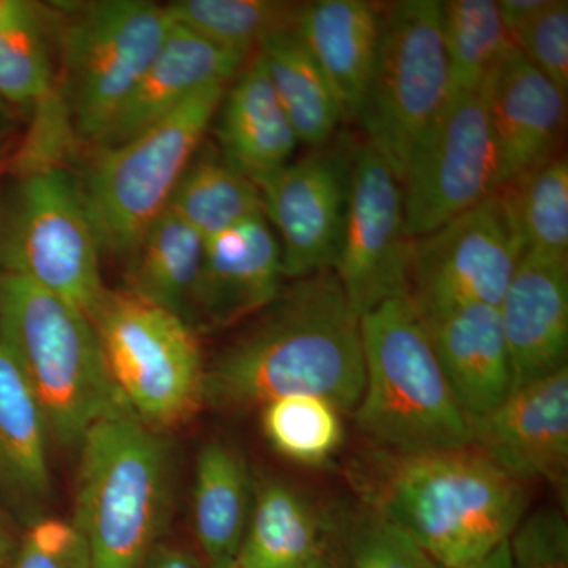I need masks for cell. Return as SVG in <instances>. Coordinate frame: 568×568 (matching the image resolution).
Masks as SVG:
<instances>
[{"instance_id": "1", "label": "cell", "mask_w": 568, "mask_h": 568, "mask_svg": "<svg viewBox=\"0 0 568 568\" xmlns=\"http://www.w3.org/2000/svg\"><path fill=\"white\" fill-rule=\"evenodd\" d=\"M205 369L204 405L261 409L313 395L354 413L365 387L361 316L334 271L294 280Z\"/></svg>"}, {"instance_id": "2", "label": "cell", "mask_w": 568, "mask_h": 568, "mask_svg": "<svg viewBox=\"0 0 568 568\" xmlns=\"http://www.w3.org/2000/svg\"><path fill=\"white\" fill-rule=\"evenodd\" d=\"M381 457L384 465L369 488L376 515L413 538L437 566H477L526 517V484L476 447Z\"/></svg>"}, {"instance_id": "3", "label": "cell", "mask_w": 568, "mask_h": 568, "mask_svg": "<svg viewBox=\"0 0 568 568\" xmlns=\"http://www.w3.org/2000/svg\"><path fill=\"white\" fill-rule=\"evenodd\" d=\"M71 525L93 568H142L166 525L173 459L159 429L123 405L82 436Z\"/></svg>"}, {"instance_id": "4", "label": "cell", "mask_w": 568, "mask_h": 568, "mask_svg": "<svg viewBox=\"0 0 568 568\" xmlns=\"http://www.w3.org/2000/svg\"><path fill=\"white\" fill-rule=\"evenodd\" d=\"M361 331L365 387L354 413L362 436L388 457L469 447V418L409 298L377 305Z\"/></svg>"}, {"instance_id": "5", "label": "cell", "mask_w": 568, "mask_h": 568, "mask_svg": "<svg viewBox=\"0 0 568 568\" xmlns=\"http://www.w3.org/2000/svg\"><path fill=\"white\" fill-rule=\"evenodd\" d=\"M0 346L21 369L61 446H80L97 420L126 405L91 317L6 272H0Z\"/></svg>"}, {"instance_id": "6", "label": "cell", "mask_w": 568, "mask_h": 568, "mask_svg": "<svg viewBox=\"0 0 568 568\" xmlns=\"http://www.w3.org/2000/svg\"><path fill=\"white\" fill-rule=\"evenodd\" d=\"M227 85L205 88L136 136L100 148L78 185L102 252L125 257L166 211Z\"/></svg>"}, {"instance_id": "7", "label": "cell", "mask_w": 568, "mask_h": 568, "mask_svg": "<svg viewBox=\"0 0 568 568\" xmlns=\"http://www.w3.org/2000/svg\"><path fill=\"white\" fill-rule=\"evenodd\" d=\"M91 321L108 372L142 424L162 432L203 407L207 365L185 320L125 290H108Z\"/></svg>"}, {"instance_id": "8", "label": "cell", "mask_w": 568, "mask_h": 568, "mask_svg": "<svg viewBox=\"0 0 568 568\" xmlns=\"http://www.w3.org/2000/svg\"><path fill=\"white\" fill-rule=\"evenodd\" d=\"M452 97L443 2L399 0L381 9L375 70L358 122L402 182L410 153Z\"/></svg>"}, {"instance_id": "9", "label": "cell", "mask_w": 568, "mask_h": 568, "mask_svg": "<svg viewBox=\"0 0 568 568\" xmlns=\"http://www.w3.org/2000/svg\"><path fill=\"white\" fill-rule=\"evenodd\" d=\"M69 10L58 88L77 136L99 144L174 21L166 6L145 0H102Z\"/></svg>"}, {"instance_id": "10", "label": "cell", "mask_w": 568, "mask_h": 568, "mask_svg": "<svg viewBox=\"0 0 568 568\" xmlns=\"http://www.w3.org/2000/svg\"><path fill=\"white\" fill-rule=\"evenodd\" d=\"M100 254L80 185L65 168L20 178L0 233V272L21 276L91 317L108 291Z\"/></svg>"}, {"instance_id": "11", "label": "cell", "mask_w": 568, "mask_h": 568, "mask_svg": "<svg viewBox=\"0 0 568 568\" xmlns=\"http://www.w3.org/2000/svg\"><path fill=\"white\" fill-rule=\"evenodd\" d=\"M525 244L496 192L414 239L409 298L418 316L465 305L499 306Z\"/></svg>"}, {"instance_id": "12", "label": "cell", "mask_w": 568, "mask_h": 568, "mask_svg": "<svg viewBox=\"0 0 568 568\" xmlns=\"http://www.w3.org/2000/svg\"><path fill=\"white\" fill-rule=\"evenodd\" d=\"M497 152L484 92L452 95L410 153L402 192L407 233L418 239L497 190Z\"/></svg>"}, {"instance_id": "13", "label": "cell", "mask_w": 568, "mask_h": 568, "mask_svg": "<svg viewBox=\"0 0 568 568\" xmlns=\"http://www.w3.org/2000/svg\"><path fill=\"white\" fill-rule=\"evenodd\" d=\"M413 252L402 185L364 142L351 156L345 231L332 268L358 316L407 297Z\"/></svg>"}, {"instance_id": "14", "label": "cell", "mask_w": 568, "mask_h": 568, "mask_svg": "<svg viewBox=\"0 0 568 568\" xmlns=\"http://www.w3.org/2000/svg\"><path fill=\"white\" fill-rule=\"evenodd\" d=\"M349 166L336 153L320 151L254 182L265 220L278 234L284 278L334 268L345 231Z\"/></svg>"}, {"instance_id": "15", "label": "cell", "mask_w": 568, "mask_h": 568, "mask_svg": "<svg viewBox=\"0 0 568 568\" xmlns=\"http://www.w3.org/2000/svg\"><path fill=\"white\" fill-rule=\"evenodd\" d=\"M470 446L526 484L568 488V365L515 388L487 416L470 422Z\"/></svg>"}, {"instance_id": "16", "label": "cell", "mask_w": 568, "mask_h": 568, "mask_svg": "<svg viewBox=\"0 0 568 568\" xmlns=\"http://www.w3.org/2000/svg\"><path fill=\"white\" fill-rule=\"evenodd\" d=\"M282 246L264 213L207 239L189 324L222 331L252 320L283 291Z\"/></svg>"}, {"instance_id": "17", "label": "cell", "mask_w": 568, "mask_h": 568, "mask_svg": "<svg viewBox=\"0 0 568 568\" xmlns=\"http://www.w3.org/2000/svg\"><path fill=\"white\" fill-rule=\"evenodd\" d=\"M497 152V189L558 156L567 95L511 44L484 88Z\"/></svg>"}, {"instance_id": "18", "label": "cell", "mask_w": 568, "mask_h": 568, "mask_svg": "<svg viewBox=\"0 0 568 568\" xmlns=\"http://www.w3.org/2000/svg\"><path fill=\"white\" fill-rule=\"evenodd\" d=\"M497 310L514 390L568 365V257L523 254Z\"/></svg>"}, {"instance_id": "19", "label": "cell", "mask_w": 568, "mask_h": 568, "mask_svg": "<svg viewBox=\"0 0 568 568\" xmlns=\"http://www.w3.org/2000/svg\"><path fill=\"white\" fill-rule=\"evenodd\" d=\"M420 320L469 422L487 416L514 392V369L497 306H457Z\"/></svg>"}, {"instance_id": "20", "label": "cell", "mask_w": 568, "mask_h": 568, "mask_svg": "<svg viewBox=\"0 0 568 568\" xmlns=\"http://www.w3.org/2000/svg\"><path fill=\"white\" fill-rule=\"evenodd\" d=\"M245 61L246 55L223 50L174 22L173 31L97 145L121 144L168 118L203 89L230 84Z\"/></svg>"}, {"instance_id": "21", "label": "cell", "mask_w": 568, "mask_h": 568, "mask_svg": "<svg viewBox=\"0 0 568 568\" xmlns=\"http://www.w3.org/2000/svg\"><path fill=\"white\" fill-rule=\"evenodd\" d=\"M381 9L365 0L302 2L294 32L331 85L345 121H357L375 70Z\"/></svg>"}, {"instance_id": "22", "label": "cell", "mask_w": 568, "mask_h": 568, "mask_svg": "<svg viewBox=\"0 0 568 568\" xmlns=\"http://www.w3.org/2000/svg\"><path fill=\"white\" fill-rule=\"evenodd\" d=\"M222 159L256 182L291 162L298 140L260 55L239 71L220 104Z\"/></svg>"}, {"instance_id": "23", "label": "cell", "mask_w": 568, "mask_h": 568, "mask_svg": "<svg viewBox=\"0 0 568 568\" xmlns=\"http://www.w3.org/2000/svg\"><path fill=\"white\" fill-rule=\"evenodd\" d=\"M47 417L21 369L0 346V491L26 508L50 499Z\"/></svg>"}, {"instance_id": "24", "label": "cell", "mask_w": 568, "mask_h": 568, "mask_svg": "<svg viewBox=\"0 0 568 568\" xmlns=\"http://www.w3.org/2000/svg\"><path fill=\"white\" fill-rule=\"evenodd\" d=\"M252 474L244 457L222 440L201 448L193 488V529L207 566L234 560L254 504Z\"/></svg>"}, {"instance_id": "25", "label": "cell", "mask_w": 568, "mask_h": 568, "mask_svg": "<svg viewBox=\"0 0 568 568\" xmlns=\"http://www.w3.org/2000/svg\"><path fill=\"white\" fill-rule=\"evenodd\" d=\"M205 241L166 209L126 254L125 291L189 323Z\"/></svg>"}, {"instance_id": "26", "label": "cell", "mask_w": 568, "mask_h": 568, "mask_svg": "<svg viewBox=\"0 0 568 568\" xmlns=\"http://www.w3.org/2000/svg\"><path fill=\"white\" fill-rule=\"evenodd\" d=\"M324 555L323 521L308 499L284 481L257 487L235 562L242 568H306Z\"/></svg>"}, {"instance_id": "27", "label": "cell", "mask_w": 568, "mask_h": 568, "mask_svg": "<svg viewBox=\"0 0 568 568\" xmlns=\"http://www.w3.org/2000/svg\"><path fill=\"white\" fill-rule=\"evenodd\" d=\"M256 54L298 142L316 148L327 144L345 119L323 71L294 29L265 40Z\"/></svg>"}, {"instance_id": "28", "label": "cell", "mask_w": 568, "mask_h": 568, "mask_svg": "<svg viewBox=\"0 0 568 568\" xmlns=\"http://www.w3.org/2000/svg\"><path fill=\"white\" fill-rule=\"evenodd\" d=\"M168 209L204 241L264 213L256 183L215 156L190 163Z\"/></svg>"}, {"instance_id": "29", "label": "cell", "mask_w": 568, "mask_h": 568, "mask_svg": "<svg viewBox=\"0 0 568 568\" xmlns=\"http://www.w3.org/2000/svg\"><path fill=\"white\" fill-rule=\"evenodd\" d=\"M301 6L283 0H178L166 9L175 24L248 58L265 40L294 29Z\"/></svg>"}, {"instance_id": "30", "label": "cell", "mask_w": 568, "mask_h": 568, "mask_svg": "<svg viewBox=\"0 0 568 568\" xmlns=\"http://www.w3.org/2000/svg\"><path fill=\"white\" fill-rule=\"evenodd\" d=\"M526 252L568 257V162L558 155L496 190Z\"/></svg>"}, {"instance_id": "31", "label": "cell", "mask_w": 568, "mask_h": 568, "mask_svg": "<svg viewBox=\"0 0 568 568\" xmlns=\"http://www.w3.org/2000/svg\"><path fill=\"white\" fill-rule=\"evenodd\" d=\"M443 37L452 95L480 91L511 47L495 0L443 2Z\"/></svg>"}, {"instance_id": "32", "label": "cell", "mask_w": 568, "mask_h": 568, "mask_svg": "<svg viewBox=\"0 0 568 568\" xmlns=\"http://www.w3.org/2000/svg\"><path fill=\"white\" fill-rule=\"evenodd\" d=\"M261 428L282 457L304 466H323L342 447V413L327 399L290 395L261 407Z\"/></svg>"}, {"instance_id": "33", "label": "cell", "mask_w": 568, "mask_h": 568, "mask_svg": "<svg viewBox=\"0 0 568 568\" xmlns=\"http://www.w3.org/2000/svg\"><path fill=\"white\" fill-rule=\"evenodd\" d=\"M44 9L0 21V95L18 112H31L58 91Z\"/></svg>"}, {"instance_id": "34", "label": "cell", "mask_w": 568, "mask_h": 568, "mask_svg": "<svg viewBox=\"0 0 568 568\" xmlns=\"http://www.w3.org/2000/svg\"><path fill=\"white\" fill-rule=\"evenodd\" d=\"M511 44L560 92H568V2L547 7L510 37Z\"/></svg>"}, {"instance_id": "35", "label": "cell", "mask_w": 568, "mask_h": 568, "mask_svg": "<svg viewBox=\"0 0 568 568\" xmlns=\"http://www.w3.org/2000/svg\"><path fill=\"white\" fill-rule=\"evenodd\" d=\"M349 568H432L433 560L387 519L373 515L355 526L347 544Z\"/></svg>"}, {"instance_id": "36", "label": "cell", "mask_w": 568, "mask_h": 568, "mask_svg": "<svg viewBox=\"0 0 568 568\" xmlns=\"http://www.w3.org/2000/svg\"><path fill=\"white\" fill-rule=\"evenodd\" d=\"M511 568H568V525L562 511L526 515L508 540Z\"/></svg>"}, {"instance_id": "37", "label": "cell", "mask_w": 568, "mask_h": 568, "mask_svg": "<svg viewBox=\"0 0 568 568\" xmlns=\"http://www.w3.org/2000/svg\"><path fill=\"white\" fill-rule=\"evenodd\" d=\"M14 568H93L88 548L71 521L37 518L22 537Z\"/></svg>"}, {"instance_id": "38", "label": "cell", "mask_w": 568, "mask_h": 568, "mask_svg": "<svg viewBox=\"0 0 568 568\" xmlns=\"http://www.w3.org/2000/svg\"><path fill=\"white\" fill-rule=\"evenodd\" d=\"M548 3L549 0H500L497 2L508 40L518 29L536 18Z\"/></svg>"}, {"instance_id": "39", "label": "cell", "mask_w": 568, "mask_h": 568, "mask_svg": "<svg viewBox=\"0 0 568 568\" xmlns=\"http://www.w3.org/2000/svg\"><path fill=\"white\" fill-rule=\"evenodd\" d=\"M142 568H209L207 564L190 552L189 549L174 545L159 544L152 549Z\"/></svg>"}, {"instance_id": "40", "label": "cell", "mask_w": 568, "mask_h": 568, "mask_svg": "<svg viewBox=\"0 0 568 568\" xmlns=\"http://www.w3.org/2000/svg\"><path fill=\"white\" fill-rule=\"evenodd\" d=\"M17 126L18 111L0 95V163L13 151Z\"/></svg>"}, {"instance_id": "41", "label": "cell", "mask_w": 568, "mask_h": 568, "mask_svg": "<svg viewBox=\"0 0 568 568\" xmlns=\"http://www.w3.org/2000/svg\"><path fill=\"white\" fill-rule=\"evenodd\" d=\"M36 3L26 2V0H0V21L10 20V18L20 17L33 9Z\"/></svg>"}, {"instance_id": "42", "label": "cell", "mask_w": 568, "mask_h": 568, "mask_svg": "<svg viewBox=\"0 0 568 568\" xmlns=\"http://www.w3.org/2000/svg\"><path fill=\"white\" fill-rule=\"evenodd\" d=\"M470 568H511L510 552H508V541L503 547L496 549L487 559L478 562L477 566Z\"/></svg>"}, {"instance_id": "43", "label": "cell", "mask_w": 568, "mask_h": 568, "mask_svg": "<svg viewBox=\"0 0 568 568\" xmlns=\"http://www.w3.org/2000/svg\"><path fill=\"white\" fill-rule=\"evenodd\" d=\"M14 552H17V548H14L13 541H11L9 530L0 521V568L6 567L7 564L13 560Z\"/></svg>"}, {"instance_id": "44", "label": "cell", "mask_w": 568, "mask_h": 568, "mask_svg": "<svg viewBox=\"0 0 568 568\" xmlns=\"http://www.w3.org/2000/svg\"><path fill=\"white\" fill-rule=\"evenodd\" d=\"M306 568H342L338 566V564H335L334 560L328 558L327 555L321 556V558H317L315 562L310 564Z\"/></svg>"}, {"instance_id": "45", "label": "cell", "mask_w": 568, "mask_h": 568, "mask_svg": "<svg viewBox=\"0 0 568 568\" xmlns=\"http://www.w3.org/2000/svg\"><path fill=\"white\" fill-rule=\"evenodd\" d=\"M209 568H242L235 560H227V562L212 564Z\"/></svg>"}, {"instance_id": "46", "label": "cell", "mask_w": 568, "mask_h": 568, "mask_svg": "<svg viewBox=\"0 0 568 568\" xmlns=\"http://www.w3.org/2000/svg\"><path fill=\"white\" fill-rule=\"evenodd\" d=\"M432 568H444V567L437 566V564L433 562Z\"/></svg>"}]
</instances>
